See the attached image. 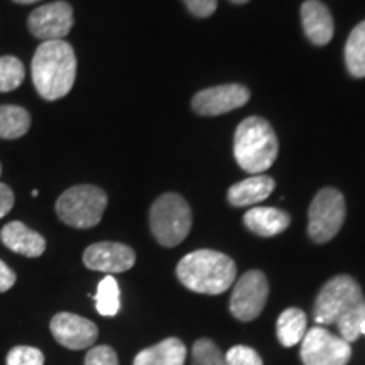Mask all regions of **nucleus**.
I'll return each instance as SVG.
<instances>
[{"instance_id": "obj_29", "label": "nucleus", "mask_w": 365, "mask_h": 365, "mask_svg": "<svg viewBox=\"0 0 365 365\" xmlns=\"http://www.w3.org/2000/svg\"><path fill=\"white\" fill-rule=\"evenodd\" d=\"M14 203H16L14 191L9 188L7 185L0 182V218H4L9 212H11L14 208Z\"/></svg>"}, {"instance_id": "obj_14", "label": "nucleus", "mask_w": 365, "mask_h": 365, "mask_svg": "<svg viewBox=\"0 0 365 365\" xmlns=\"http://www.w3.org/2000/svg\"><path fill=\"white\" fill-rule=\"evenodd\" d=\"M0 240L12 252L26 257H39L46 250L44 237L22 222H11L0 230Z\"/></svg>"}, {"instance_id": "obj_30", "label": "nucleus", "mask_w": 365, "mask_h": 365, "mask_svg": "<svg viewBox=\"0 0 365 365\" xmlns=\"http://www.w3.org/2000/svg\"><path fill=\"white\" fill-rule=\"evenodd\" d=\"M14 284H16V272L6 262L0 261V293H6Z\"/></svg>"}, {"instance_id": "obj_28", "label": "nucleus", "mask_w": 365, "mask_h": 365, "mask_svg": "<svg viewBox=\"0 0 365 365\" xmlns=\"http://www.w3.org/2000/svg\"><path fill=\"white\" fill-rule=\"evenodd\" d=\"M196 17H210L217 9V0H182Z\"/></svg>"}, {"instance_id": "obj_12", "label": "nucleus", "mask_w": 365, "mask_h": 365, "mask_svg": "<svg viewBox=\"0 0 365 365\" xmlns=\"http://www.w3.org/2000/svg\"><path fill=\"white\" fill-rule=\"evenodd\" d=\"M49 328L58 344L70 350L88 349L98 339L97 325L75 313L54 314Z\"/></svg>"}, {"instance_id": "obj_2", "label": "nucleus", "mask_w": 365, "mask_h": 365, "mask_svg": "<svg viewBox=\"0 0 365 365\" xmlns=\"http://www.w3.org/2000/svg\"><path fill=\"white\" fill-rule=\"evenodd\" d=\"M31 75L41 98L54 102L70 93L76 80V56L66 41H44L36 49Z\"/></svg>"}, {"instance_id": "obj_34", "label": "nucleus", "mask_w": 365, "mask_h": 365, "mask_svg": "<svg viewBox=\"0 0 365 365\" xmlns=\"http://www.w3.org/2000/svg\"><path fill=\"white\" fill-rule=\"evenodd\" d=\"M0 175H2V164H0Z\"/></svg>"}, {"instance_id": "obj_33", "label": "nucleus", "mask_w": 365, "mask_h": 365, "mask_svg": "<svg viewBox=\"0 0 365 365\" xmlns=\"http://www.w3.org/2000/svg\"><path fill=\"white\" fill-rule=\"evenodd\" d=\"M232 2H234V4H247L249 0H232Z\"/></svg>"}, {"instance_id": "obj_13", "label": "nucleus", "mask_w": 365, "mask_h": 365, "mask_svg": "<svg viewBox=\"0 0 365 365\" xmlns=\"http://www.w3.org/2000/svg\"><path fill=\"white\" fill-rule=\"evenodd\" d=\"M83 264L91 271L107 274L125 272L135 264V252L129 245L118 242H98L83 254Z\"/></svg>"}, {"instance_id": "obj_8", "label": "nucleus", "mask_w": 365, "mask_h": 365, "mask_svg": "<svg viewBox=\"0 0 365 365\" xmlns=\"http://www.w3.org/2000/svg\"><path fill=\"white\" fill-rule=\"evenodd\" d=\"M352 357L349 341L333 335L325 327H313L301 340V360L304 365H346Z\"/></svg>"}, {"instance_id": "obj_1", "label": "nucleus", "mask_w": 365, "mask_h": 365, "mask_svg": "<svg viewBox=\"0 0 365 365\" xmlns=\"http://www.w3.org/2000/svg\"><path fill=\"white\" fill-rule=\"evenodd\" d=\"M313 313L319 327L335 325L341 339L352 344L360 336L365 319V298L359 282L350 276L333 277L319 291Z\"/></svg>"}, {"instance_id": "obj_11", "label": "nucleus", "mask_w": 365, "mask_h": 365, "mask_svg": "<svg viewBox=\"0 0 365 365\" xmlns=\"http://www.w3.org/2000/svg\"><path fill=\"white\" fill-rule=\"evenodd\" d=\"M249 98L250 91L244 85L230 83L198 91L191 105H193V110L200 115L213 117L242 107L249 102Z\"/></svg>"}, {"instance_id": "obj_7", "label": "nucleus", "mask_w": 365, "mask_h": 365, "mask_svg": "<svg viewBox=\"0 0 365 365\" xmlns=\"http://www.w3.org/2000/svg\"><path fill=\"white\" fill-rule=\"evenodd\" d=\"M344 195L335 188L319 190L309 205L308 234L317 244H325L340 232L345 222Z\"/></svg>"}, {"instance_id": "obj_16", "label": "nucleus", "mask_w": 365, "mask_h": 365, "mask_svg": "<svg viewBox=\"0 0 365 365\" xmlns=\"http://www.w3.org/2000/svg\"><path fill=\"white\" fill-rule=\"evenodd\" d=\"M272 178L266 175H254L247 180L237 182L228 190V202L234 207H250V205H257L269 198V195L274 191Z\"/></svg>"}, {"instance_id": "obj_18", "label": "nucleus", "mask_w": 365, "mask_h": 365, "mask_svg": "<svg viewBox=\"0 0 365 365\" xmlns=\"http://www.w3.org/2000/svg\"><path fill=\"white\" fill-rule=\"evenodd\" d=\"M185 344L178 339H166L161 344L140 350L135 355L134 365H185L186 362Z\"/></svg>"}, {"instance_id": "obj_26", "label": "nucleus", "mask_w": 365, "mask_h": 365, "mask_svg": "<svg viewBox=\"0 0 365 365\" xmlns=\"http://www.w3.org/2000/svg\"><path fill=\"white\" fill-rule=\"evenodd\" d=\"M223 357H225V365H262L261 355L244 345L232 346Z\"/></svg>"}, {"instance_id": "obj_25", "label": "nucleus", "mask_w": 365, "mask_h": 365, "mask_svg": "<svg viewBox=\"0 0 365 365\" xmlns=\"http://www.w3.org/2000/svg\"><path fill=\"white\" fill-rule=\"evenodd\" d=\"M7 365H44V355L34 346H14L7 354Z\"/></svg>"}, {"instance_id": "obj_23", "label": "nucleus", "mask_w": 365, "mask_h": 365, "mask_svg": "<svg viewBox=\"0 0 365 365\" xmlns=\"http://www.w3.org/2000/svg\"><path fill=\"white\" fill-rule=\"evenodd\" d=\"M26 78V68L16 56L0 58V91H12L19 88Z\"/></svg>"}, {"instance_id": "obj_3", "label": "nucleus", "mask_w": 365, "mask_h": 365, "mask_svg": "<svg viewBox=\"0 0 365 365\" xmlns=\"http://www.w3.org/2000/svg\"><path fill=\"white\" fill-rule=\"evenodd\" d=\"M180 281L200 294H222L237 276L235 262L217 250L200 249L181 259L176 267Z\"/></svg>"}, {"instance_id": "obj_6", "label": "nucleus", "mask_w": 365, "mask_h": 365, "mask_svg": "<svg viewBox=\"0 0 365 365\" xmlns=\"http://www.w3.org/2000/svg\"><path fill=\"white\" fill-rule=\"evenodd\" d=\"M108 198L102 188L93 185H76L58 198L59 220L75 228H91L102 220Z\"/></svg>"}, {"instance_id": "obj_5", "label": "nucleus", "mask_w": 365, "mask_h": 365, "mask_svg": "<svg viewBox=\"0 0 365 365\" xmlns=\"http://www.w3.org/2000/svg\"><path fill=\"white\" fill-rule=\"evenodd\" d=\"M191 208L176 193L161 195L149 212L150 232L163 247H176L191 230Z\"/></svg>"}, {"instance_id": "obj_24", "label": "nucleus", "mask_w": 365, "mask_h": 365, "mask_svg": "<svg viewBox=\"0 0 365 365\" xmlns=\"http://www.w3.org/2000/svg\"><path fill=\"white\" fill-rule=\"evenodd\" d=\"M191 357H193L191 365H225V357L222 355L220 349L208 339L195 341Z\"/></svg>"}, {"instance_id": "obj_4", "label": "nucleus", "mask_w": 365, "mask_h": 365, "mask_svg": "<svg viewBox=\"0 0 365 365\" xmlns=\"http://www.w3.org/2000/svg\"><path fill=\"white\" fill-rule=\"evenodd\" d=\"M276 132L261 117H249L237 127L234 137V156L244 171L261 175L272 166L277 158Z\"/></svg>"}, {"instance_id": "obj_31", "label": "nucleus", "mask_w": 365, "mask_h": 365, "mask_svg": "<svg viewBox=\"0 0 365 365\" xmlns=\"http://www.w3.org/2000/svg\"><path fill=\"white\" fill-rule=\"evenodd\" d=\"M12 2H16V4H36V2H39V0H12Z\"/></svg>"}, {"instance_id": "obj_9", "label": "nucleus", "mask_w": 365, "mask_h": 365, "mask_svg": "<svg viewBox=\"0 0 365 365\" xmlns=\"http://www.w3.org/2000/svg\"><path fill=\"white\" fill-rule=\"evenodd\" d=\"M269 296L266 274L249 271L235 282L230 296V313L240 322H252L262 313Z\"/></svg>"}, {"instance_id": "obj_27", "label": "nucleus", "mask_w": 365, "mask_h": 365, "mask_svg": "<svg viewBox=\"0 0 365 365\" xmlns=\"http://www.w3.org/2000/svg\"><path fill=\"white\" fill-rule=\"evenodd\" d=\"M85 365H118L115 350L107 345H98L88 350L85 357Z\"/></svg>"}, {"instance_id": "obj_15", "label": "nucleus", "mask_w": 365, "mask_h": 365, "mask_svg": "<svg viewBox=\"0 0 365 365\" xmlns=\"http://www.w3.org/2000/svg\"><path fill=\"white\" fill-rule=\"evenodd\" d=\"M301 21H303L304 33L313 44L325 46L330 43L335 26L325 4L319 0H307L301 6Z\"/></svg>"}, {"instance_id": "obj_32", "label": "nucleus", "mask_w": 365, "mask_h": 365, "mask_svg": "<svg viewBox=\"0 0 365 365\" xmlns=\"http://www.w3.org/2000/svg\"><path fill=\"white\" fill-rule=\"evenodd\" d=\"M360 335H365V319L362 322V325H360Z\"/></svg>"}, {"instance_id": "obj_10", "label": "nucleus", "mask_w": 365, "mask_h": 365, "mask_svg": "<svg viewBox=\"0 0 365 365\" xmlns=\"http://www.w3.org/2000/svg\"><path fill=\"white\" fill-rule=\"evenodd\" d=\"M27 27L31 34L43 43L63 39L73 27V7L63 0L41 6L31 12Z\"/></svg>"}, {"instance_id": "obj_20", "label": "nucleus", "mask_w": 365, "mask_h": 365, "mask_svg": "<svg viewBox=\"0 0 365 365\" xmlns=\"http://www.w3.org/2000/svg\"><path fill=\"white\" fill-rule=\"evenodd\" d=\"M31 127V115L19 105H0V139L14 140L26 135Z\"/></svg>"}, {"instance_id": "obj_21", "label": "nucleus", "mask_w": 365, "mask_h": 365, "mask_svg": "<svg viewBox=\"0 0 365 365\" xmlns=\"http://www.w3.org/2000/svg\"><path fill=\"white\" fill-rule=\"evenodd\" d=\"M346 70L355 78L365 76V21L350 33L345 44Z\"/></svg>"}, {"instance_id": "obj_19", "label": "nucleus", "mask_w": 365, "mask_h": 365, "mask_svg": "<svg viewBox=\"0 0 365 365\" xmlns=\"http://www.w3.org/2000/svg\"><path fill=\"white\" fill-rule=\"evenodd\" d=\"M307 331V314L298 308H287L277 318V339L281 345H298Z\"/></svg>"}, {"instance_id": "obj_22", "label": "nucleus", "mask_w": 365, "mask_h": 365, "mask_svg": "<svg viewBox=\"0 0 365 365\" xmlns=\"http://www.w3.org/2000/svg\"><path fill=\"white\" fill-rule=\"evenodd\" d=\"M95 303H97V312L102 317H115L120 309V289L115 277L107 274L97 287V296H95Z\"/></svg>"}, {"instance_id": "obj_17", "label": "nucleus", "mask_w": 365, "mask_h": 365, "mask_svg": "<svg viewBox=\"0 0 365 365\" xmlns=\"http://www.w3.org/2000/svg\"><path fill=\"white\" fill-rule=\"evenodd\" d=\"M244 223L254 234L261 237H274L284 232L289 227L291 218L282 210L257 207L245 213Z\"/></svg>"}]
</instances>
